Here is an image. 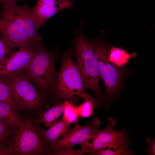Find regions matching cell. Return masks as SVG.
<instances>
[{"instance_id": "cell-1", "label": "cell", "mask_w": 155, "mask_h": 155, "mask_svg": "<svg viewBox=\"0 0 155 155\" xmlns=\"http://www.w3.org/2000/svg\"><path fill=\"white\" fill-rule=\"evenodd\" d=\"M84 23L83 21H80L78 27L74 31L72 53L75 58V63L82 74L86 88L92 90L100 104H103L105 99L100 85L101 78L97 60L91 43L82 33Z\"/></svg>"}, {"instance_id": "cell-2", "label": "cell", "mask_w": 155, "mask_h": 155, "mask_svg": "<svg viewBox=\"0 0 155 155\" xmlns=\"http://www.w3.org/2000/svg\"><path fill=\"white\" fill-rule=\"evenodd\" d=\"M72 56L71 48L61 56L60 67L56 73L51 89L55 104L74 96L85 99L92 96L86 90L82 74Z\"/></svg>"}, {"instance_id": "cell-3", "label": "cell", "mask_w": 155, "mask_h": 155, "mask_svg": "<svg viewBox=\"0 0 155 155\" xmlns=\"http://www.w3.org/2000/svg\"><path fill=\"white\" fill-rule=\"evenodd\" d=\"M55 57L54 53L46 49L40 43L36 46L33 57L24 70L44 93L51 89L55 78Z\"/></svg>"}, {"instance_id": "cell-4", "label": "cell", "mask_w": 155, "mask_h": 155, "mask_svg": "<svg viewBox=\"0 0 155 155\" xmlns=\"http://www.w3.org/2000/svg\"><path fill=\"white\" fill-rule=\"evenodd\" d=\"M106 123L104 128L96 131L88 140H91V142L85 141L80 144L81 148L88 150L87 153L111 148L122 152L124 155L133 154V151L129 148V141L128 132L125 129L120 131L115 129L114 127L116 121L111 118L107 119Z\"/></svg>"}, {"instance_id": "cell-5", "label": "cell", "mask_w": 155, "mask_h": 155, "mask_svg": "<svg viewBox=\"0 0 155 155\" xmlns=\"http://www.w3.org/2000/svg\"><path fill=\"white\" fill-rule=\"evenodd\" d=\"M90 41L97 58L99 72L105 88L106 99L109 102L119 90L123 80V71L111 63L108 58L109 47L103 40Z\"/></svg>"}, {"instance_id": "cell-6", "label": "cell", "mask_w": 155, "mask_h": 155, "mask_svg": "<svg viewBox=\"0 0 155 155\" xmlns=\"http://www.w3.org/2000/svg\"><path fill=\"white\" fill-rule=\"evenodd\" d=\"M40 129H36L31 119L23 118L21 126L13 129L9 143L12 154H47L42 144Z\"/></svg>"}, {"instance_id": "cell-7", "label": "cell", "mask_w": 155, "mask_h": 155, "mask_svg": "<svg viewBox=\"0 0 155 155\" xmlns=\"http://www.w3.org/2000/svg\"><path fill=\"white\" fill-rule=\"evenodd\" d=\"M2 78L9 86L17 109L34 110L43 104V96L24 70Z\"/></svg>"}, {"instance_id": "cell-8", "label": "cell", "mask_w": 155, "mask_h": 155, "mask_svg": "<svg viewBox=\"0 0 155 155\" xmlns=\"http://www.w3.org/2000/svg\"><path fill=\"white\" fill-rule=\"evenodd\" d=\"M0 16L15 24L36 45L41 43L42 37L38 33L39 28L32 7L14 3L0 11Z\"/></svg>"}, {"instance_id": "cell-9", "label": "cell", "mask_w": 155, "mask_h": 155, "mask_svg": "<svg viewBox=\"0 0 155 155\" xmlns=\"http://www.w3.org/2000/svg\"><path fill=\"white\" fill-rule=\"evenodd\" d=\"M100 123V119L96 117L85 125L77 124L70 128L66 134L49 149L48 154L49 152L63 147H72L82 143L99 129Z\"/></svg>"}, {"instance_id": "cell-10", "label": "cell", "mask_w": 155, "mask_h": 155, "mask_svg": "<svg viewBox=\"0 0 155 155\" xmlns=\"http://www.w3.org/2000/svg\"><path fill=\"white\" fill-rule=\"evenodd\" d=\"M36 47L21 46L10 55L0 67V78H6L24 70L33 57Z\"/></svg>"}, {"instance_id": "cell-11", "label": "cell", "mask_w": 155, "mask_h": 155, "mask_svg": "<svg viewBox=\"0 0 155 155\" xmlns=\"http://www.w3.org/2000/svg\"><path fill=\"white\" fill-rule=\"evenodd\" d=\"M73 3L71 0H38L32 8L39 28L55 14L63 9L70 8Z\"/></svg>"}, {"instance_id": "cell-12", "label": "cell", "mask_w": 155, "mask_h": 155, "mask_svg": "<svg viewBox=\"0 0 155 155\" xmlns=\"http://www.w3.org/2000/svg\"><path fill=\"white\" fill-rule=\"evenodd\" d=\"M0 34L16 47L36 45L15 24L0 16Z\"/></svg>"}, {"instance_id": "cell-13", "label": "cell", "mask_w": 155, "mask_h": 155, "mask_svg": "<svg viewBox=\"0 0 155 155\" xmlns=\"http://www.w3.org/2000/svg\"><path fill=\"white\" fill-rule=\"evenodd\" d=\"M70 125L61 119L47 130L40 129L42 144L47 154L49 149L66 134L70 128Z\"/></svg>"}, {"instance_id": "cell-14", "label": "cell", "mask_w": 155, "mask_h": 155, "mask_svg": "<svg viewBox=\"0 0 155 155\" xmlns=\"http://www.w3.org/2000/svg\"><path fill=\"white\" fill-rule=\"evenodd\" d=\"M7 103L0 101V121L6 126L13 129L21 126L23 118Z\"/></svg>"}, {"instance_id": "cell-15", "label": "cell", "mask_w": 155, "mask_h": 155, "mask_svg": "<svg viewBox=\"0 0 155 155\" xmlns=\"http://www.w3.org/2000/svg\"><path fill=\"white\" fill-rule=\"evenodd\" d=\"M64 100L55 104L46 111H42L40 114L38 121L44 124L45 127H50L56 123L63 113Z\"/></svg>"}, {"instance_id": "cell-16", "label": "cell", "mask_w": 155, "mask_h": 155, "mask_svg": "<svg viewBox=\"0 0 155 155\" xmlns=\"http://www.w3.org/2000/svg\"><path fill=\"white\" fill-rule=\"evenodd\" d=\"M84 99V101L77 106V110L79 116L82 117H89L94 114V108H99L100 103L96 98L92 96Z\"/></svg>"}, {"instance_id": "cell-17", "label": "cell", "mask_w": 155, "mask_h": 155, "mask_svg": "<svg viewBox=\"0 0 155 155\" xmlns=\"http://www.w3.org/2000/svg\"><path fill=\"white\" fill-rule=\"evenodd\" d=\"M63 115L61 118L66 123L70 125L73 123L77 125L79 116L77 106L69 100H64Z\"/></svg>"}, {"instance_id": "cell-18", "label": "cell", "mask_w": 155, "mask_h": 155, "mask_svg": "<svg viewBox=\"0 0 155 155\" xmlns=\"http://www.w3.org/2000/svg\"><path fill=\"white\" fill-rule=\"evenodd\" d=\"M0 101L7 103L16 110H17L9 85L1 78H0Z\"/></svg>"}, {"instance_id": "cell-19", "label": "cell", "mask_w": 155, "mask_h": 155, "mask_svg": "<svg viewBox=\"0 0 155 155\" xmlns=\"http://www.w3.org/2000/svg\"><path fill=\"white\" fill-rule=\"evenodd\" d=\"M16 47L0 34V67L7 58L15 51Z\"/></svg>"}, {"instance_id": "cell-20", "label": "cell", "mask_w": 155, "mask_h": 155, "mask_svg": "<svg viewBox=\"0 0 155 155\" xmlns=\"http://www.w3.org/2000/svg\"><path fill=\"white\" fill-rule=\"evenodd\" d=\"M88 152L87 150L82 148L75 149L72 147H64L49 152L48 154L54 155H83Z\"/></svg>"}, {"instance_id": "cell-21", "label": "cell", "mask_w": 155, "mask_h": 155, "mask_svg": "<svg viewBox=\"0 0 155 155\" xmlns=\"http://www.w3.org/2000/svg\"><path fill=\"white\" fill-rule=\"evenodd\" d=\"M12 129L7 127L0 121V147L9 146Z\"/></svg>"}, {"instance_id": "cell-22", "label": "cell", "mask_w": 155, "mask_h": 155, "mask_svg": "<svg viewBox=\"0 0 155 155\" xmlns=\"http://www.w3.org/2000/svg\"><path fill=\"white\" fill-rule=\"evenodd\" d=\"M146 143L148 145V148L146 152L148 154L154 155L155 154V137L146 138Z\"/></svg>"}, {"instance_id": "cell-23", "label": "cell", "mask_w": 155, "mask_h": 155, "mask_svg": "<svg viewBox=\"0 0 155 155\" xmlns=\"http://www.w3.org/2000/svg\"><path fill=\"white\" fill-rule=\"evenodd\" d=\"M23 0H0V5L2 10L9 5L16 3V2Z\"/></svg>"}]
</instances>
